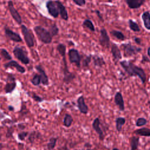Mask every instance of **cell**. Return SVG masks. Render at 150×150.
I'll return each instance as SVG.
<instances>
[{
  "instance_id": "cell-14",
  "label": "cell",
  "mask_w": 150,
  "mask_h": 150,
  "mask_svg": "<svg viewBox=\"0 0 150 150\" xmlns=\"http://www.w3.org/2000/svg\"><path fill=\"white\" fill-rule=\"evenodd\" d=\"M92 126L93 129L95 130V131L98 134L100 139L101 140H103L104 136L103 131H102L100 127V121L98 118H96L94 119L92 124Z\"/></svg>"
},
{
  "instance_id": "cell-38",
  "label": "cell",
  "mask_w": 150,
  "mask_h": 150,
  "mask_svg": "<svg viewBox=\"0 0 150 150\" xmlns=\"http://www.w3.org/2000/svg\"><path fill=\"white\" fill-rule=\"evenodd\" d=\"M33 98L36 101H38V102H42L43 101V98H42L36 95V94H33V96H32Z\"/></svg>"
},
{
  "instance_id": "cell-19",
  "label": "cell",
  "mask_w": 150,
  "mask_h": 150,
  "mask_svg": "<svg viewBox=\"0 0 150 150\" xmlns=\"http://www.w3.org/2000/svg\"><path fill=\"white\" fill-rule=\"evenodd\" d=\"M141 18L145 28L148 30H150V12L149 11L144 12L142 14Z\"/></svg>"
},
{
  "instance_id": "cell-5",
  "label": "cell",
  "mask_w": 150,
  "mask_h": 150,
  "mask_svg": "<svg viewBox=\"0 0 150 150\" xmlns=\"http://www.w3.org/2000/svg\"><path fill=\"white\" fill-rule=\"evenodd\" d=\"M125 57H130L137 54L141 51V48L138 47L131 43H125L121 45Z\"/></svg>"
},
{
  "instance_id": "cell-2",
  "label": "cell",
  "mask_w": 150,
  "mask_h": 150,
  "mask_svg": "<svg viewBox=\"0 0 150 150\" xmlns=\"http://www.w3.org/2000/svg\"><path fill=\"white\" fill-rule=\"evenodd\" d=\"M33 30L35 32L38 39L45 44H49L52 42L53 36L50 34L49 30L44 27L38 25L33 28Z\"/></svg>"
},
{
  "instance_id": "cell-43",
  "label": "cell",
  "mask_w": 150,
  "mask_h": 150,
  "mask_svg": "<svg viewBox=\"0 0 150 150\" xmlns=\"http://www.w3.org/2000/svg\"><path fill=\"white\" fill-rule=\"evenodd\" d=\"M9 110L10 111H13V107H12L11 105H10V106H9Z\"/></svg>"
},
{
  "instance_id": "cell-45",
  "label": "cell",
  "mask_w": 150,
  "mask_h": 150,
  "mask_svg": "<svg viewBox=\"0 0 150 150\" xmlns=\"http://www.w3.org/2000/svg\"><path fill=\"white\" fill-rule=\"evenodd\" d=\"M108 2H111V0H108Z\"/></svg>"
},
{
  "instance_id": "cell-46",
  "label": "cell",
  "mask_w": 150,
  "mask_h": 150,
  "mask_svg": "<svg viewBox=\"0 0 150 150\" xmlns=\"http://www.w3.org/2000/svg\"><path fill=\"white\" fill-rule=\"evenodd\" d=\"M0 60H1V57H0Z\"/></svg>"
},
{
  "instance_id": "cell-16",
  "label": "cell",
  "mask_w": 150,
  "mask_h": 150,
  "mask_svg": "<svg viewBox=\"0 0 150 150\" xmlns=\"http://www.w3.org/2000/svg\"><path fill=\"white\" fill-rule=\"evenodd\" d=\"M36 69L39 73V75L40 76L41 83L43 85H48L49 84V79L47 76L46 75L45 70L41 67L40 65H37L35 66Z\"/></svg>"
},
{
  "instance_id": "cell-47",
  "label": "cell",
  "mask_w": 150,
  "mask_h": 150,
  "mask_svg": "<svg viewBox=\"0 0 150 150\" xmlns=\"http://www.w3.org/2000/svg\"><path fill=\"white\" fill-rule=\"evenodd\" d=\"M149 109H150V105H149Z\"/></svg>"
},
{
  "instance_id": "cell-23",
  "label": "cell",
  "mask_w": 150,
  "mask_h": 150,
  "mask_svg": "<svg viewBox=\"0 0 150 150\" xmlns=\"http://www.w3.org/2000/svg\"><path fill=\"white\" fill-rule=\"evenodd\" d=\"M125 118L123 117H118L115 120V127L118 132L122 130V127L125 123Z\"/></svg>"
},
{
  "instance_id": "cell-44",
  "label": "cell",
  "mask_w": 150,
  "mask_h": 150,
  "mask_svg": "<svg viewBox=\"0 0 150 150\" xmlns=\"http://www.w3.org/2000/svg\"><path fill=\"white\" fill-rule=\"evenodd\" d=\"M112 150H120V149H118V148H113Z\"/></svg>"
},
{
  "instance_id": "cell-26",
  "label": "cell",
  "mask_w": 150,
  "mask_h": 150,
  "mask_svg": "<svg viewBox=\"0 0 150 150\" xmlns=\"http://www.w3.org/2000/svg\"><path fill=\"white\" fill-rule=\"evenodd\" d=\"M49 30L52 36H56L58 35L59 32V29L56 23H53L52 25H50Z\"/></svg>"
},
{
  "instance_id": "cell-42",
  "label": "cell",
  "mask_w": 150,
  "mask_h": 150,
  "mask_svg": "<svg viewBox=\"0 0 150 150\" xmlns=\"http://www.w3.org/2000/svg\"><path fill=\"white\" fill-rule=\"evenodd\" d=\"M147 53H148V56L150 57V47H148V50H147Z\"/></svg>"
},
{
  "instance_id": "cell-37",
  "label": "cell",
  "mask_w": 150,
  "mask_h": 150,
  "mask_svg": "<svg viewBox=\"0 0 150 150\" xmlns=\"http://www.w3.org/2000/svg\"><path fill=\"white\" fill-rule=\"evenodd\" d=\"M27 135H28V132H21L18 134V138L20 140L22 141V140H24V139L27 136Z\"/></svg>"
},
{
  "instance_id": "cell-4",
  "label": "cell",
  "mask_w": 150,
  "mask_h": 150,
  "mask_svg": "<svg viewBox=\"0 0 150 150\" xmlns=\"http://www.w3.org/2000/svg\"><path fill=\"white\" fill-rule=\"evenodd\" d=\"M13 53L15 57L23 64H28L29 63L30 59L28 57L26 51L24 50L22 47L15 46L13 50Z\"/></svg>"
},
{
  "instance_id": "cell-31",
  "label": "cell",
  "mask_w": 150,
  "mask_h": 150,
  "mask_svg": "<svg viewBox=\"0 0 150 150\" xmlns=\"http://www.w3.org/2000/svg\"><path fill=\"white\" fill-rule=\"evenodd\" d=\"M0 53L5 59L8 60H12V56L10 55L9 52L5 49H1Z\"/></svg>"
},
{
  "instance_id": "cell-10",
  "label": "cell",
  "mask_w": 150,
  "mask_h": 150,
  "mask_svg": "<svg viewBox=\"0 0 150 150\" xmlns=\"http://www.w3.org/2000/svg\"><path fill=\"white\" fill-rule=\"evenodd\" d=\"M99 42L100 45L104 47H108L110 44V39L107 34V32L104 28L100 30V36L99 38Z\"/></svg>"
},
{
  "instance_id": "cell-18",
  "label": "cell",
  "mask_w": 150,
  "mask_h": 150,
  "mask_svg": "<svg viewBox=\"0 0 150 150\" xmlns=\"http://www.w3.org/2000/svg\"><path fill=\"white\" fill-rule=\"evenodd\" d=\"M128 7L131 9H138L145 2V0H125Z\"/></svg>"
},
{
  "instance_id": "cell-27",
  "label": "cell",
  "mask_w": 150,
  "mask_h": 150,
  "mask_svg": "<svg viewBox=\"0 0 150 150\" xmlns=\"http://www.w3.org/2000/svg\"><path fill=\"white\" fill-rule=\"evenodd\" d=\"M110 33H111V35L112 36H114L115 38H116L118 40H124L125 39V37L124 35L121 32H120V31L113 30L110 32Z\"/></svg>"
},
{
  "instance_id": "cell-8",
  "label": "cell",
  "mask_w": 150,
  "mask_h": 150,
  "mask_svg": "<svg viewBox=\"0 0 150 150\" xmlns=\"http://www.w3.org/2000/svg\"><path fill=\"white\" fill-rule=\"evenodd\" d=\"M8 8L9 9V11L11 13V15L13 18V19L15 20V21L19 25H22V17L20 15L18 11L16 10V9L14 7L13 3L12 1L9 0L8 2Z\"/></svg>"
},
{
  "instance_id": "cell-20",
  "label": "cell",
  "mask_w": 150,
  "mask_h": 150,
  "mask_svg": "<svg viewBox=\"0 0 150 150\" xmlns=\"http://www.w3.org/2000/svg\"><path fill=\"white\" fill-rule=\"evenodd\" d=\"M93 63L95 66L101 67L103 65L105 64L104 59L100 56L94 55L93 56Z\"/></svg>"
},
{
  "instance_id": "cell-22",
  "label": "cell",
  "mask_w": 150,
  "mask_h": 150,
  "mask_svg": "<svg viewBox=\"0 0 150 150\" xmlns=\"http://www.w3.org/2000/svg\"><path fill=\"white\" fill-rule=\"evenodd\" d=\"M139 138L135 136H132L130 138V146L131 150H137L139 145Z\"/></svg>"
},
{
  "instance_id": "cell-28",
  "label": "cell",
  "mask_w": 150,
  "mask_h": 150,
  "mask_svg": "<svg viewBox=\"0 0 150 150\" xmlns=\"http://www.w3.org/2000/svg\"><path fill=\"white\" fill-rule=\"evenodd\" d=\"M73 121V119L72 117L70 114H66L64 115V117L63 119V125L66 127H69L71 125Z\"/></svg>"
},
{
  "instance_id": "cell-24",
  "label": "cell",
  "mask_w": 150,
  "mask_h": 150,
  "mask_svg": "<svg viewBox=\"0 0 150 150\" xmlns=\"http://www.w3.org/2000/svg\"><path fill=\"white\" fill-rule=\"evenodd\" d=\"M16 83L15 81H11L7 83L5 86V91L6 93H12L16 87Z\"/></svg>"
},
{
  "instance_id": "cell-7",
  "label": "cell",
  "mask_w": 150,
  "mask_h": 150,
  "mask_svg": "<svg viewBox=\"0 0 150 150\" xmlns=\"http://www.w3.org/2000/svg\"><path fill=\"white\" fill-rule=\"evenodd\" d=\"M46 7L49 14L51 16L54 18H57L59 16V11L56 1H48L46 4Z\"/></svg>"
},
{
  "instance_id": "cell-35",
  "label": "cell",
  "mask_w": 150,
  "mask_h": 150,
  "mask_svg": "<svg viewBox=\"0 0 150 150\" xmlns=\"http://www.w3.org/2000/svg\"><path fill=\"white\" fill-rule=\"evenodd\" d=\"M91 60V55H88L86 57V58L83 60V66L84 67H88L89 63H90Z\"/></svg>"
},
{
  "instance_id": "cell-25",
  "label": "cell",
  "mask_w": 150,
  "mask_h": 150,
  "mask_svg": "<svg viewBox=\"0 0 150 150\" xmlns=\"http://www.w3.org/2000/svg\"><path fill=\"white\" fill-rule=\"evenodd\" d=\"M83 26L88 29L90 30H91V32H94L95 31V26L93 25L92 21L88 19H86L83 23H82Z\"/></svg>"
},
{
  "instance_id": "cell-1",
  "label": "cell",
  "mask_w": 150,
  "mask_h": 150,
  "mask_svg": "<svg viewBox=\"0 0 150 150\" xmlns=\"http://www.w3.org/2000/svg\"><path fill=\"white\" fill-rule=\"evenodd\" d=\"M120 65L125 71V72L130 76H138L142 83L144 84L146 80V75L144 70L131 62L123 60L120 62Z\"/></svg>"
},
{
  "instance_id": "cell-11",
  "label": "cell",
  "mask_w": 150,
  "mask_h": 150,
  "mask_svg": "<svg viewBox=\"0 0 150 150\" xmlns=\"http://www.w3.org/2000/svg\"><path fill=\"white\" fill-rule=\"evenodd\" d=\"M56 2L59 8V15L61 18L65 21H67L69 19V15L65 6L59 0H56Z\"/></svg>"
},
{
  "instance_id": "cell-21",
  "label": "cell",
  "mask_w": 150,
  "mask_h": 150,
  "mask_svg": "<svg viewBox=\"0 0 150 150\" xmlns=\"http://www.w3.org/2000/svg\"><path fill=\"white\" fill-rule=\"evenodd\" d=\"M134 133L136 135H139L141 136L144 137H149L150 136V129L146 127H142L139 129H138L134 131Z\"/></svg>"
},
{
  "instance_id": "cell-41",
  "label": "cell",
  "mask_w": 150,
  "mask_h": 150,
  "mask_svg": "<svg viewBox=\"0 0 150 150\" xmlns=\"http://www.w3.org/2000/svg\"><path fill=\"white\" fill-rule=\"evenodd\" d=\"M144 60H146V62H149V60L148 59V58H147L146 56H143L142 61H144Z\"/></svg>"
},
{
  "instance_id": "cell-36",
  "label": "cell",
  "mask_w": 150,
  "mask_h": 150,
  "mask_svg": "<svg viewBox=\"0 0 150 150\" xmlns=\"http://www.w3.org/2000/svg\"><path fill=\"white\" fill-rule=\"evenodd\" d=\"M72 1L76 5L79 6H83L85 5L86 3V0H72Z\"/></svg>"
},
{
  "instance_id": "cell-9",
  "label": "cell",
  "mask_w": 150,
  "mask_h": 150,
  "mask_svg": "<svg viewBox=\"0 0 150 150\" xmlns=\"http://www.w3.org/2000/svg\"><path fill=\"white\" fill-rule=\"evenodd\" d=\"M4 33L6 38L10 40H12L15 42H22V39L20 36V35L12 30L10 29L8 27H5L4 28Z\"/></svg>"
},
{
  "instance_id": "cell-32",
  "label": "cell",
  "mask_w": 150,
  "mask_h": 150,
  "mask_svg": "<svg viewBox=\"0 0 150 150\" xmlns=\"http://www.w3.org/2000/svg\"><path fill=\"white\" fill-rule=\"evenodd\" d=\"M31 83L34 85V86H39L40 83H41V79H40V76L39 74H36L34 75L33 78L30 80Z\"/></svg>"
},
{
  "instance_id": "cell-30",
  "label": "cell",
  "mask_w": 150,
  "mask_h": 150,
  "mask_svg": "<svg viewBox=\"0 0 150 150\" xmlns=\"http://www.w3.org/2000/svg\"><path fill=\"white\" fill-rule=\"evenodd\" d=\"M57 50L62 57H65L66 47L63 43H59L57 46Z\"/></svg>"
},
{
  "instance_id": "cell-33",
  "label": "cell",
  "mask_w": 150,
  "mask_h": 150,
  "mask_svg": "<svg viewBox=\"0 0 150 150\" xmlns=\"http://www.w3.org/2000/svg\"><path fill=\"white\" fill-rule=\"evenodd\" d=\"M56 141H57L56 138L53 137V138H50L49 143L47 144V148L49 150H52L53 149H54V148L56 146Z\"/></svg>"
},
{
  "instance_id": "cell-12",
  "label": "cell",
  "mask_w": 150,
  "mask_h": 150,
  "mask_svg": "<svg viewBox=\"0 0 150 150\" xmlns=\"http://www.w3.org/2000/svg\"><path fill=\"white\" fill-rule=\"evenodd\" d=\"M4 67L6 69L15 67L17 70V71L21 73H24L26 71L25 69L23 66L20 65L16 61L12 60H10L8 63H6L4 64Z\"/></svg>"
},
{
  "instance_id": "cell-13",
  "label": "cell",
  "mask_w": 150,
  "mask_h": 150,
  "mask_svg": "<svg viewBox=\"0 0 150 150\" xmlns=\"http://www.w3.org/2000/svg\"><path fill=\"white\" fill-rule=\"evenodd\" d=\"M77 107L80 112L84 114H86L88 112V108L87 104L85 103L84 97L83 96H80L77 100Z\"/></svg>"
},
{
  "instance_id": "cell-6",
  "label": "cell",
  "mask_w": 150,
  "mask_h": 150,
  "mask_svg": "<svg viewBox=\"0 0 150 150\" xmlns=\"http://www.w3.org/2000/svg\"><path fill=\"white\" fill-rule=\"evenodd\" d=\"M68 56L69 61L71 63H74L77 67H80L81 56L79 51L76 49H70L68 52Z\"/></svg>"
},
{
  "instance_id": "cell-34",
  "label": "cell",
  "mask_w": 150,
  "mask_h": 150,
  "mask_svg": "<svg viewBox=\"0 0 150 150\" xmlns=\"http://www.w3.org/2000/svg\"><path fill=\"white\" fill-rule=\"evenodd\" d=\"M147 123V120L145 118H139L137 120L135 125L137 127H141L146 125Z\"/></svg>"
},
{
  "instance_id": "cell-40",
  "label": "cell",
  "mask_w": 150,
  "mask_h": 150,
  "mask_svg": "<svg viewBox=\"0 0 150 150\" xmlns=\"http://www.w3.org/2000/svg\"><path fill=\"white\" fill-rule=\"evenodd\" d=\"M95 12L96 13L97 15L98 16V18H100V19L101 20V21H103V17H102V16H101V15L100 11H98V10H96V11H95Z\"/></svg>"
},
{
  "instance_id": "cell-17",
  "label": "cell",
  "mask_w": 150,
  "mask_h": 150,
  "mask_svg": "<svg viewBox=\"0 0 150 150\" xmlns=\"http://www.w3.org/2000/svg\"><path fill=\"white\" fill-rule=\"evenodd\" d=\"M111 52L115 60L118 61L122 58L121 51L116 44L112 43L111 47Z\"/></svg>"
},
{
  "instance_id": "cell-15",
  "label": "cell",
  "mask_w": 150,
  "mask_h": 150,
  "mask_svg": "<svg viewBox=\"0 0 150 150\" xmlns=\"http://www.w3.org/2000/svg\"><path fill=\"white\" fill-rule=\"evenodd\" d=\"M114 102L117 106L118 107L120 111H123L125 109L124 107V101L122 97V96L120 92L116 93L114 96Z\"/></svg>"
},
{
  "instance_id": "cell-29",
  "label": "cell",
  "mask_w": 150,
  "mask_h": 150,
  "mask_svg": "<svg viewBox=\"0 0 150 150\" xmlns=\"http://www.w3.org/2000/svg\"><path fill=\"white\" fill-rule=\"evenodd\" d=\"M128 24H129V27L131 30H132L134 32H139L140 31L139 27L138 25L134 21H133L131 19L128 20Z\"/></svg>"
},
{
  "instance_id": "cell-39",
  "label": "cell",
  "mask_w": 150,
  "mask_h": 150,
  "mask_svg": "<svg viewBox=\"0 0 150 150\" xmlns=\"http://www.w3.org/2000/svg\"><path fill=\"white\" fill-rule=\"evenodd\" d=\"M134 39V41H135V42L136 43H137V44H138V45H140V44H141V40L140 38H137V37H135Z\"/></svg>"
},
{
  "instance_id": "cell-3",
  "label": "cell",
  "mask_w": 150,
  "mask_h": 150,
  "mask_svg": "<svg viewBox=\"0 0 150 150\" xmlns=\"http://www.w3.org/2000/svg\"><path fill=\"white\" fill-rule=\"evenodd\" d=\"M21 29L24 40L28 47L29 48L33 47L35 45V40L34 36L32 31L23 24L21 25Z\"/></svg>"
}]
</instances>
